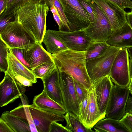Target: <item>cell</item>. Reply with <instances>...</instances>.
Here are the masks:
<instances>
[{
    "mask_svg": "<svg viewBox=\"0 0 132 132\" xmlns=\"http://www.w3.org/2000/svg\"><path fill=\"white\" fill-rule=\"evenodd\" d=\"M49 7L45 3L30 1L20 6L15 13V20L20 23L42 43L46 31V20Z\"/></svg>",
    "mask_w": 132,
    "mask_h": 132,
    "instance_id": "obj_1",
    "label": "cell"
},
{
    "mask_svg": "<svg viewBox=\"0 0 132 132\" xmlns=\"http://www.w3.org/2000/svg\"><path fill=\"white\" fill-rule=\"evenodd\" d=\"M86 52L68 49L52 55L59 71L66 73L89 91L93 84L87 70Z\"/></svg>",
    "mask_w": 132,
    "mask_h": 132,
    "instance_id": "obj_2",
    "label": "cell"
},
{
    "mask_svg": "<svg viewBox=\"0 0 132 132\" xmlns=\"http://www.w3.org/2000/svg\"><path fill=\"white\" fill-rule=\"evenodd\" d=\"M0 39L10 48L26 50L37 42L32 34L15 20L9 23L0 31Z\"/></svg>",
    "mask_w": 132,
    "mask_h": 132,
    "instance_id": "obj_3",
    "label": "cell"
},
{
    "mask_svg": "<svg viewBox=\"0 0 132 132\" xmlns=\"http://www.w3.org/2000/svg\"><path fill=\"white\" fill-rule=\"evenodd\" d=\"M120 49L110 46L101 55L86 61L87 70L93 85L109 75L113 62Z\"/></svg>",
    "mask_w": 132,
    "mask_h": 132,
    "instance_id": "obj_4",
    "label": "cell"
},
{
    "mask_svg": "<svg viewBox=\"0 0 132 132\" xmlns=\"http://www.w3.org/2000/svg\"><path fill=\"white\" fill-rule=\"evenodd\" d=\"M89 2L96 15L94 20L83 30L93 42H105L113 31L110 22L102 9L92 0Z\"/></svg>",
    "mask_w": 132,
    "mask_h": 132,
    "instance_id": "obj_5",
    "label": "cell"
},
{
    "mask_svg": "<svg viewBox=\"0 0 132 132\" xmlns=\"http://www.w3.org/2000/svg\"><path fill=\"white\" fill-rule=\"evenodd\" d=\"M67 19L74 31L83 29L92 22L89 14L79 0H59Z\"/></svg>",
    "mask_w": 132,
    "mask_h": 132,
    "instance_id": "obj_6",
    "label": "cell"
},
{
    "mask_svg": "<svg viewBox=\"0 0 132 132\" xmlns=\"http://www.w3.org/2000/svg\"><path fill=\"white\" fill-rule=\"evenodd\" d=\"M130 93L128 86L113 85L106 111V118L120 120L123 117Z\"/></svg>",
    "mask_w": 132,
    "mask_h": 132,
    "instance_id": "obj_7",
    "label": "cell"
},
{
    "mask_svg": "<svg viewBox=\"0 0 132 132\" xmlns=\"http://www.w3.org/2000/svg\"><path fill=\"white\" fill-rule=\"evenodd\" d=\"M129 58L127 48H120L112 64L109 76L115 84L129 86L130 81Z\"/></svg>",
    "mask_w": 132,
    "mask_h": 132,
    "instance_id": "obj_8",
    "label": "cell"
},
{
    "mask_svg": "<svg viewBox=\"0 0 132 132\" xmlns=\"http://www.w3.org/2000/svg\"><path fill=\"white\" fill-rule=\"evenodd\" d=\"M59 82L63 106L67 112H71L78 117L79 104L73 78L64 72L59 71Z\"/></svg>",
    "mask_w": 132,
    "mask_h": 132,
    "instance_id": "obj_9",
    "label": "cell"
},
{
    "mask_svg": "<svg viewBox=\"0 0 132 132\" xmlns=\"http://www.w3.org/2000/svg\"><path fill=\"white\" fill-rule=\"evenodd\" d=\"M0 84V106L13 103L20 97L26 91V87L17 82L6 71Z\"/></svg>",
    "mask_w": 132,
    "mask_h": 132,
    "instance_id": "obj_10",
    "label": "cell"
},
{
    "mask_svg": "<svg viewBox=\"0 0 132 132\" xmlns=\"http://www.w3.org/2000/svg\"><path fill=\"white\" fill-rule=\"evenodd\" d=\"M29 107L38 132H49L52 122L64 120V115L39 108L33 104Z\"/></svg>",
    "mask_w": 132,
    "mask_h": 132,
    "instance_id": "obj_11",
    "label": "cell"
},
{
    "mask_svg": "<svg viewBox=\"0 0 132 132\" xmlns=\"http://www.w3.org/2000/svg\"><path fill=\"white\" fill-rule=\"evenodd\" d=\"M68 49L75 51L86 52L93 43L83 29L69 32L57 30Z\"/></svg>",
    "mask_w": 132,
    "mask_h": 132,
    "instance_id": "obj_12",
    "label": "cell"
},
{
    "mask_svg": "<svg viewBox=\"0 0 132 132\" xmlns=\"http://www.w3.org/2000/svg\"><path fill=\"white\" fill-rule=\"evenodd\" d=\"M99 6L106 14L112 30L123 26L127 22L126 12L115 3L107 0H92Z\"/></svg>",
    "mask_w": 132,
    "mask_h": 132,
    "instance_id": "obj_13",
    "label": "cell"
},
{
    "mask_svg": "<svg viewBox=\"0 0 132 132\" xmlns=\"http://www.w3.org/2000/svg\"><path fill=\"white\" fill-rule=\"evenodd\" d=\"M105 118L98 109L93 85L89 91L88 103L85 111L79 119L86 128L92 129L98 121Z\"/></svg>",
    "mask_w": 132,
    "mask_h": 132,
    "instance_id": "obj_14",
    "label": "cell"
},
{
    "mask_svg": "<svg viewBox=\"0 0 132 132\" xmlns=\"http://www.w3.org/2000/svg\"><path fill=\"white\" fill-rule=\"evenodd\" d=\"M113 85L109 75L102 78L93 85L98 109L101 114L105 116L111 88Z\"/></svg>",
    "mask_w": 132,
    "mask_h": 132,
    "instance_id": "obj_15",
    "label": "cell"
},
{
    "mask_svg": "<svg viewBox=\"0 0 132 132\" xmlns=\"http://www.w3.org/2000/svg\"><path fill=\"white\" fill-rule=\"evenodd\" d=\"M105 42L110 46L119 48L132 47V29L126 22L122 27L113 31Z\"/></svg>",
    "mask_w": 132,
    "mask_h": 132,
    "instance_id": "obj_16",
    "label": "cell"
},
{
    "mask_svg": "<svg viewBox=\"0 0 132 132\" xmlns=\"http://www.w3.org/2000/svg\"><path fill=\"white\" fill-rule=\"evenodd\" d=\"M26 58L31 70L43 64L54 61L52 54L45 49L42 43L38 42L27 50Z\"/></svg>",
    "mask_w": 132,
    "mask_h": 132,
    "instance_id": "obj_17",
    "label": "cell"
},
{
    "mask_svg": "<svg viewBox=\"0 0 132 132\" xmlns=\"http://www.w3.org/2000/svg\"><path fill=\"white\" fill-rule=\"evenodd\" d=\"M48 96L64 106L59 82V71L57 68L42 79Z\"/></svg>",
    "mask_w": 132,
    "mask_h": 132,
    "instance_id": "obj_18",
    "label": "cell"
},
{
    "mask_svg": "<svg viewBox=\"0 0 132 132\" xmlns=\"http://www.w3.org/2000/svg\"><path fill=\"white\" fill-rule=\"evenodd\" d=\"M7 53L8 67L6 71L10 75H21L31 81L33 84L37 82V78L31 70L24 65L14 55L10 48Z\"/></svg>",
    "mask_w": 132,
    "mask_h": 132,
    "instance_id": "obj_19",
    "label": "cell"
},
{
    "mask_svg": "<svg viewBox=\"0 0 132 132\" xmlns=\"http://www.w3.org/2000/svg\"><path fill=\"white\" fill-rule=\"evenodd\" d=\"M33 103L37 107L60 114L64 115L67 112L63 106L59 104L48 96L44 87L41 93L34 97Z\"/></svg>",
    "mask_w": 132,
    "mask_h": 132,
    "instance_id": "obj_20",
    "label": "cell"
},
{
    "mask_svg": "<svg viewBox=\"0 0 132 132\" xmlns=\"http://www.w3.org/2000/svg\"><path fill=\"white\" fill-rule=\"evenodd\" d=\"M42 42L45 45L47 51L51 54L56 53L68 49L57 30H46Z\"/></svg>",
    "mask_w": 132,
    "mask_h": 132,
    "instance_id": "obj_21",
    "label": "cell"
},
{
    "mask_svg": "<svg viewBox=\"0 0 132 132\" xmlns=\"http://www.w3.org/2000/svg\"><path fill=\"white\" fill-rule=\"evenodd\" d=\"M93 128L97 132H129L120 120L109 118L100 120Z\"/></svg>",
    "mask_w": 132,
    "mask_h": 132,
    "instance_id": "obj_22",
    "label": "cell"
},
{
    "mask_svg": "<svg viewBox=\"0 0 132 132\" xmlns=\"http://www.w3.org/2000/svg\"><path fill=\"white\" fill-rule=\"evenodd\" d=\"M1 117L8 125L14 132H31L29 125L18 117L5 111Z\"/></svg>",
    "mask_w": 132,
    "mask_h": 132,
    "instance_id": "obj_23",
    "label": "cell"
},
{
    "mask_svg": "<svg viewBox=\"0 0 132 132\" xmlns=\"http://www.w3.org/2000/svg\"><path fill=\"white\" fill-rule=\"evenodd\" d=\"M10 112L28 124L31 132H38L28 104H21Z\"/></svg>",
    "mask_w": 132,
    "mask_h": 132,
    "instance_id": "obj_24",
    "label": "cell"
},
{
    "mask_svg": "<svg viewBox=\"0 0 132 132\" xmlns=\"http://www.w3.org/2000/svg\"><path fill=\"white\" fill-rule=\"evenodd\" d=\"M66 123V127L70 132H92V129L86 128L75 114L67 112L64 115Z\"/></svg>",
    "mask_w": 132,
    "mask_h": 132,
    "instance_id": "obj_25",
    "label": "cell"
},
{
    "mask_svg": "<svg viewBox=\"0 0 132 132\" xmlns=\"http://www.w3.org/2000/svg\"><path fill=\"white\" fill-rule=\"evenodd\" d=\"M110 46L105 42H93L89 46L86 52V61L101 55L105 52Z\"/></svg>",
    "mask_w": 132,
    "mask_h": 132,
    "instance_id": "obj_26",
    "label": "cell"
},
{
    "mask_svg": "<svg viewBox=\"0 0 132 132\" xmlns=\"http://www.w3.org/2000/svg\"><path fill=\"white\" fill-rule=\"evenodd\" d=\"M57 68L54 61L41 64L31 70L37 78L42 80Z\"/></svg>",
    "mask_w": 132,
    "mask_h": 132,
    "instance_id": "obj_27",
    "label": "cell"
},
{
    "mask_svg": "<svg viewBox=\"0 0 132 132\" xmlns=\"http://www.w3.org/2000/svg\"><path fill=\"white\" fill-rule=\"evenodd\" d=\"M38 2L39 0H13L4 12L0 14V18L5 17H14L18 9L24 3L29 1Z\"/></svg>",
    "mask_w": 132,
    "mask_h": 132,
    "instance_id": "obj_28",
    "label": "cell"
},
{
    "mask_svg": "<svg viewBox=\"0 0 132 132\" xmlns=\"http://www.w3.org/2000/svg\"><path fill=\"white\" fill-rule=\"evenodd\" d=\"M9 51L8 46L0 39V70L1 72H5L7 69V53Z\"/></svg>",
    "mask_w": 132,
    "mask_h": 132,
    "instance_id": "obj_29",
    "label": "cell"
},
{
    "mask_svg": "<svg viewBox=\"0 0 132 132\" xmlns=\"http://www.w3.org/2000/svg\"><path fill=\"white\" fill-rule=\"evenodd\" d=\"M73 79L75 90L79 104L88 96L89 91L75 80Z\"/></svg>",
    "mask_w": 132,
    "mask_h": 132,
    "instance_id": "obj_30",
    "label": "cell"
},
{
    "mask_svg": "<svg viewBox=\"0 0 132 132\" xmlns=\"http://www.w3.org/2000/svg\"><path fill=\"white\" fill-rule=\"evenodd\" d=\"M10 49L14 55L27 68L31 70L27 61V50L20 48H13Z\"/></svg>",
    "mask_w": 132,
    "mask_h": 132,
    "instance_id": "obj_31",
    "label": "cell"
},
{
    "mask_svg": "<svg viewBox=\"0 0 132 132\" xmlns=\"http://www.w3.org/2000/svg\"><path fill=\"white\" fill-rule=\"evenodd\" d=\"M120 121L128 130L129 132H132V114L129 112H126Z\"/></svg>",
    "mask_w": 132,
    "mask_h": 132,
    "instance_id": "obj_32",
    "label": "cell"
},
{
    "mask_svg": "<svg viewBox=\"0 0 132 132\" xmlns=\"http://www.w3.org/2000/svg\"><path fill=\"white\" fill-rule=\"evenodd\" d=\"M79 0L81 5L89 14L92 18V22L93 21L96 16V14L94 9L89 1L86 0Z\"/></svg>",
    "mask_w": 132,
    "mask_h": 132,
    "instance_id": "obj_33",
    "label": "cell"
},
{
    "mask_svg": "<svg viewBox=\"0 0 132 132\" xmlns=\"http://www.w3.org/2000/svg\"><path fill=\"white\" fill-rule=\"evenodd\" d=\"M70 132L69 130L62 124L56 121L52 122L49 132Z\"/></svg>",
    "mask_w": 132,
    "mask_h": 132,
    "instance_id": "obj_34",
    "label": "cell"
},
{
    "mask_svg": "<svg viewBox=\"0 0 132 132\" xmlns=\"http://www.w3.org/2000/svg\"><path fill=\"white\" fill-rule=\"evenodd\" d=\"M9 75L13 77L17 82L25 87L32 86L33 84L30 80L21 75Z\"/></svg>",
    "mask_w": 132,
    "mask_h": 132,
    "instance_id": "obj_35",
    "label": "cell"
},
{
    "mask_svg": "<svg viewBox=\"0 0 132 132\" xmlns=\"http://www.w3.org/2000/svg\"><path fill=\"white\" fill-rule=\"evenodd\" d=\"M113 2L124 10L125 8L132 9V1L131 0H107Z\"/></svg>",
    "mask_w": 132,
    "mask_h": 132,
    "instance_id": "obj_36",
    "label": "cell"
},
{
    "mask_svg": "<svg viewBox=\"0 0 132 132\" xmlns=\"http://www.w3.org/2000/svg\"><path fill=\"white\" fill-rule=\"evenodd\" d=\"M88 94L85 99L79 104V118H80L83 114L88 104Z\"/></svg>",
    "mask_w": 132,
    "mask_h": 132,
    "instance_id": "obj_37",
    "label": "cell"
},
{
    "mask_svg": "<svg viewBox=\"0 0 132 132\" xmlns=\"http://www.w3.org/2000/svg\"><path fill=\"white\" fill-rule=\"evenodd\" d=\"M0 132H14L7 123L1 117Z\"/></svg>",
    "mask_w": 132,
    "mask_h": 132,
    "instance_id": "obj_38",
    "label": "cell"
},
{
    "mask_svg": "<svg viewBox=\"0 0 132 132\" xmlns=\"http://www.w3.org/2000/svg\"><path fill=\"white\" fill-rule=\"evenodd\" d=\"M15 21L14 17H5L0 18V31L10 22Z\"/></svg>",
    "mask_w": 132,
    "mask_h": 132,
    "instance_id": "obj_39",
    "label": "cell"
},
{
    "mask_svg": "<svg viewBox=\"0 0 132 132\" xmlns=\"http://www.w3.org/2000/svg\"><path fill=\"white\" fill-rule=\"evenodd\" d=\"M53 14L54 18L58 26L59 30L64 31L63 25L59 13H53Z\"/></svg>",
    "mask_w": 132,
    "mask_h": 132,
    "instance_id": "obj_40",
    "label": "cell"
},
{
    "mask_svg": "<svg viewBox=\"0 0 132 132\" xmlns=\"http://www.w3.org/2000/svg\"><path fill=\"white\" fill-rule=\"evenodd\" d=\"M132 112V96H129L127 103L125 112Z\"/></svg>",
    "mask_w": 132,
    "mask_h": 132,
    "instance_id": "obj_41",
    "label": "cell"
},
{
    "mask_svg": "<svg viewBox=\"0 0 132 132\" xmlns=\"http://www.w3.org/2000/svg\"><path fill=\"white\" fill-rule=\"evenodd\" d=\"M127 23L132 29V10L131 11L126 12Z\"/></svg>",
    "mask_w": 132,
    "mask_h": 132,
    "instance_id": "obj_42",
    "label": "cell"
},
{
    "mask_svg": "<svg viewBox=\"0 0 132 132\" xmlns=\"http://www.w3.org/2000/svg\"><path fill=\"white\" fill-rule=\"evenodd\" d=\"M5 9V0H0V13L1 14Z\"/></svg>",
    "mask_w": 132,
    "mask_h": 132,
    "instance_id": "obj_43",
    "label": "cell"
},
{
    "mask_svg": "<svg viewBox=\"0 0 132 132\" xmlns=\"http://www.w3.org/2000/svg\"><path fill=\"white\" fill-rule=\"evenodd\" d=\"M129 59H132V47L127 48Z\"/></svg>",
    "mask_w": 132,
    "mask_h": 132,
    "instance_id": "obj_44",
    "label": "cell"
},
{
    "mask_svg": "<svg viewBox=\"0 0 132 132\" xmlns=\"http://www.w3.org/2000/svg\"><path fill=\"white\" fill-rule=\"evenodd\" d=\"M129 64L130 78L132 76V59H129Z\"/></svg>",
    "mask_w": 132,
    "mask_h": 132,
    "instance_id": "obj_45",
    "label": "cell"
},
{
    "mask_svg": "<svg viewBox=\"0 0 132 132\" xmlns=\"http://www.w3.org/2000/svg\"><path fill=\"white\" fill-rule=\"evenodd\" d=\"M50 8L51 11L52 13H58L57 9L54 6L51 7H50Z\"/></svg>",
    "mask_w": 132,
    "mask_h": 132,
    "instance_id": "obj_46",
    "label": "cell"
},
{
    "mask_svg": "<svg viewBox=\"0 0 132 132\" xmlns=\"http://www.w3.org/2000/svg\"><path fill=\"white\" fill-rule=\"evenodd\" d=\"M13 0H5V9Z\"/></svg>",
    "mask_w": 132,
    "mask_h": 132,
    "instance_id": "obj_47",
    "label": "cell"
},
{
    "mask_svg": "<svg viewBox=\"0 0 132 132\" xmlns=\"http://www.w3.org/2000/svg\"><path fill=\"white\" fill-rule=\"evenodd\" d=\"M130 81L129 84L128 86L130 91V93H132V76L130 78Z\"/></svg>",
    "mask_w": 132,
    "mask_h": 132,
    "instance_id": "obj_48",
    "label": "cell"
},
{
    "mask_svg": "<svg viewBox=\"0 0 132 132\" xmlns=\"http://www.w3.org/2000/svg\"><path fill=\"white\" fill-rule=\"evenodd\" d=\"M132 115V112H129Z\"/></svg>",
    "mask_w": 132,
    "mask_h": 132,
    "instance_id": "obj_49",
    "label": "cell"
},
{
    "mask_svg": "<svg viewBox=\"0 0 132 132\" xmlns=\"http://www.w3.org/2000/svg\"><path fill=\"white\" fill-rule=\"evenodd\" d=\"M87 1H90V0H86Z\"/></svg>",
    "mask_w": 132,
    "mask_h": 132,
    "instance_id": "obj_50",
    "label": "cell"
},
{
    "mask_svg": "<svg viewBox=\"0 0 132 132\" xmlns=\"http://www.w3.org/2000/svg\"><path fill=\"white\" fill-rule=\"evenodd\" d=\"M130 94H131V95H132V93H130Z\"/></svg>",
    "mask_w": 132,
    "mask_h": 132,
    "instance_id": "obj_51",
    "label": "cell"
}]
</instances>
